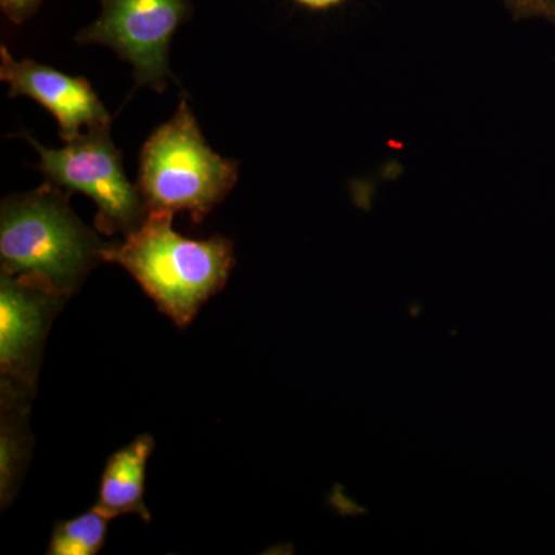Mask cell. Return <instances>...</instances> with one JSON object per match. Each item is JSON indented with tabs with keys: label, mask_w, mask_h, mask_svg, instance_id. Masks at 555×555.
Listing matches in <instances>:
<instances>
[{
	"label": "cell",
	"mask_w": 555,
	"mask_h": 555,
	"mask_svg": "<svg viewBox=\"0 0 555 555\" xmlns=\"http://www.w3.org/2000/svg\"><path fill=\"white\" fill-rule=\"evenodd\" d=\"M155 451V440L149 434L139 436L129 447L109 456L100 486L96 507L109 520L137 514L150 521V511L144 503L145 470L150 455Z\"/></svg>",
	"instance_id": "ba28073f"
},
{
	"label": "cell",
	"mask_w": 555,
	"mask_h": 555,
	"mask_svg": "<svg viewBox=\"0 0 555 555\" xmlns=\"http://www.w3.org/2000/svg\"><path fill=\"white\" fill-rule=\"evenodd\" d=\"M238 160L222 158L201 133L189 102L147 139L139 159L138 188L150 211H188L195 224L218 206L238 181Z\"/></svg>",
	"instance_id": "3957f363"
},
{
	"label": "cell",
	"mask_w": 555,
	"mask_h": 555,
	"mask_svg": "<svg viewBox=\"0 0 555 555\" xmlns=\"http://www.w3.org/2000/svg\"><path fill=\"white\" fill-rule=\"evenodd\" d=\"M100 17L76 36L82 46L108 47L133 67L139 87L164 91L175 33L192 17L189 0H101Z\"/></svg>",
	"instance_id": "5b68a950"
},
{
	"label": "cell",
	"mask_w": 555,
	"mask_h": 555,
	"mask_svg": "<svg viewBox=\"0 0 555 555\" xmlns=\"http://www.w3.org/2000/svg\"><path fill=\"white\" fill-rule=\"evenodd\" d=\"M46 0H0L3 16L13 24L21 25L35 16Z\"/></svg>",
	"instance_id": "7c38bea8"
},
{
	"label": "cell",
	"mask_w": 555,
	"mask_h": 555,
	"mask_svg": "<svg viewBox=\"0 0 555 555\" xmlns=\"http://www.w3.org/2000/svg\"><path fill=\"white\" fill-rule=\"evenodd\" d=\"M38 150L39 170L51 184L68 193H83L98 207L96 229L104 235H130L141 228L149 206L141 190L124 171L119 150L109 137V126L83 131L62 149H47L24 134Z\"/></svg>",
	"instance_id": "277c9868"
},
{
	"label": "cell",
	"mask_w": 555,
	"mask_h": 555,
	"mask_svg": "<svg viewBox=\"0 0 555 555\" xmlns=\"http://www.w3.org/2000/svg\"><path fill=\"white\" fill-rule=\"evenodd\" d=\"M514 21L543 20L555 27V0H503Z\"/></svg>",
	"instance_id": "8fae6325"
},
{
	"label": "cell",
	"mask_w": 555,
	"mask_h": 555,
	"mask_svg": "<svg viewBox=\"0 0 555 555\" xmlns=\"http://www.w3.org/2000/svg\"><path fill=\"white\" fill-rule=\"evenodd\" d=\"M298 5L312 11H326L343 5L346 0H294Z\"/></svg>",
	"instance_id": "4fadbf2b"
},
{
	"label": "cell",
	"mask_w": 555,
	"mask_h": 555,
	"mask_svg": "<svg viewBox=\"0 0 555 555\" xmlns=\"http://www.w3.org/2000/svg\"><path fill=\"white\" fill-rule=\"evenodd\" d=\"M102 259L126 269L179 327L192 323L235 266L232 241L185 238L175 232L169 211H149L141 228L109 244Z\"/></svg>",
	"instance_id": "6da1fadb"
},
{
	"label": "cell",
	"mask_w": 555,
	"mask_h": 555,
	"mask_svg": "<svg viewBox=\"0 0 555 555\" xmlns=\"http://www.w3.org/2000/svg\"><path fill=\"white\" fill-rule=\"evenodd\" d=\"M109 518L96 507L54 526L49 547L50 555H94L100 553L107 539Z\"/></svg>",
	"instance_id": "30bf717a"
},
{
	"label": "cell",
	"mask_w": 555,
	"mask_h": 555,
	"mask_svg": "<svg viewBox=\"0 0 555 555\" xmlns=\"http://www.w3.org/2000/svg\"><path fill=\"white\" fill-rule=\"evenodd\" d=\"M0 80L9 83V96H28L49 109L60 124L62 141H73L83 129L109 126L107 109L86 79L33 60L16 61L5 46L0 47Z\"/></svg>",
	"instance_id": "52a82bcc"
},
{
	"label": "cell",
	"mask_w": 555,
	"mask_h": 555,
	"mask_svg": "<svg viewBox=\"0 0 555 555\" xmlns=\"http://www.w3.org/2000/svg\"><path fill=\"white\" fill-rule=\"evenodd\" d=\"M68 298L42 278L0 275V385L35 393L47 335Z\"/></svg>",
	"instance_id": "8992f818"
},
{
	"label": "cell",
	"mask_w": 555,
	"mask_h": 555,
	"mask_svg": "<svg viewBox=\"0 0 555 555\" xmlns=\"http://www.w3.org/2000/svg\"><path fill=\"white\" fill-rule=\"evenodd\" d=\"M69 195L47 181L2 201V273L42 278L68 297L79 291L112 243L80 221L69 207Z\"/></svg>",
	"instance_id": "7a4b0ae2"
},
{
	"label": "cell",
	"mask_w": 555,
	"mask_h": 555,
	"mask_svg": "<svg viewBox=\"0 0 555 555\" xmlns=\"http://www.w3.org/2000/svg\"><path fill=\"white\" fill-rule=\"evenodd\" d=\"M0 387V502L5 507L20 491L22 477L30 460L33 438L28 416L33 396L14 387Z\"/></svg>",
	"instance_id": "9c48e42d"
}]
</instances>
